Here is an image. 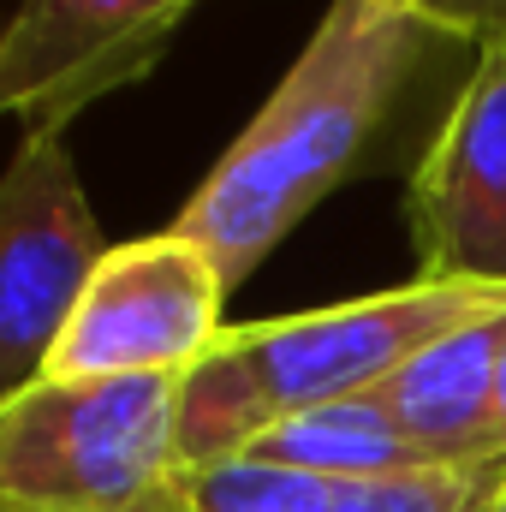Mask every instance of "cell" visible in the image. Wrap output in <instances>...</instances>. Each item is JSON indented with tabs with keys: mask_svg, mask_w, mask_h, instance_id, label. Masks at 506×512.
<instances>
[{
	"mask_svg": "<svg viewBox=\"0 0 506 512\" xmlns=\"http://www.w3.org/2000/svg\"><path fill=\"white\" fill-rule=\"evenodd\" d=\"M435 42L447 36L399 0H328L274 96L173 215V227L221 268L227 292L370 161Z\"/></svg>",
	"mask_w": 506,
	"mask_h": 512,
	"instance_id": "cell-1",
	"label": "cell"
},
{
	"mask_svg": "<svg viewBox=\"0 0 506 512\" xmlns=\"http://www.w3.org/2000/svg\"><path fill=\"white\" fill-rule=\"evenodd\" d=\"M501 310L506 292H489V286L411 280L393 292L227 328L215 352L179 382L185 459L191 465L233 459L286 411L376 393L423 346Z\"/></svg>",
	"mask_w": 506,
	"mask_h": 512,
	"instance_id": "cell-2",
	"label": "cell"
},
{
	"mask_svg": "<svg viewBox=\"0 0 506 512\" xmlns=\"http://www.w3.org/2000/svg\"><path fill=\"white\" fill-rule=\"evenodd\" d=\"M179 382L42 376L0 399V512H191Z\"/></svg>",
	"mask_w": 506,
	"mask_h": 512,
	"instance_id": "cell-3",
	"label": "cell"
},
{
	"mask_svg": "<svg viewBox=\"0 0 506 512\" xmlns=\"http://www.w3.org/2000/svg\"><path fill=\"white\" fill-rule=\"evenodd\" d=\"M108 256L66 131H18L0 167V399L42 382Z\"/></svg>",
	"mask_w": 506,
	"mask_h": 512,
	"instance_id": "cell-4",
	"label": "cell"
},
{
	"mask_svg": "<svg viewBox=\"0 0 506 512\" xmlns=\"http://www.w3.org/2000/svg\"><path fill=\"white\" fill-rule=\"evenodd\" d=\"M221 304H227L221 268L179 227L108 245L48 358V376L54 382L191 376L227 334Z\"/></svg>",
	"mask_w": 506,
	"mask_h": 512,
	"instance_id": "cell-5",
	"label": "cell"
},
{
	"mask_svg": "<svg viewBox=\"0 0 506 512\" xmlns=\"http://www.w3.org/2000/svg\"><path fill=\"white\" fill-rule=\"evenodd\" d=\"M185 12V0H18L0 18V120L66 131L90 102L137 84Z\"/></svg>",
	"mask_w": 506,
	"mask_h": 512,
	"instance_id": "cell-6",
	"label": "cell"
},
{
	"mask_svg": "<svg viewBox=\"0 0 506 512\" xmlns=\"http://www.w3.org/2000/svg\"><path fill=\"white\" fill-rule=\"evenodd\" d=\"M417 280L506 292V54H477L411 191Z\"/></svg>",
	"mask_w": 506,
	"mask_h": 512,
	"instance_id": "cell-7",
	"label": "cell"
},
{
	"mask_svg": "<svg viewBox=\"0 0 506 512\" xmlns=\"http://www.w3.org/2000/svg\"><path fill=\"white\" fill-rule=\"evenodd\" d=\"M506 346V310L471 328H453L447 340L423 346L405 370L376 387L387 417L405 429V441L423 459H477L495 453V370Z\"/></svg>",
	"mask_w": 506,
	"mask_h": 512,
	"instance_id": "cell-8",
	"label": "cell"
},
{
	"mask_svg": "<svg viewBox=\"0 0 506 512\" xmlns=\"http://www.w3.org/2000/svg\"><path fill=\"white\" fill-rule=\"evenodd\" d=\"M245 453L328 477V483H358V477H381V471H405L423 465V453L405 441V429L387 417L376 393L358 399H334V405H310V411H286L256 435Z\"/></svg>",
	"mask_w": 506,
	"mask_h": 512,
	"instance_id": "cell-9",
	"label": "cell"
},
{
	"mask_svg": "<svg viewBox=\"0 0 506 512\" xmlns=\"http://www.w3.org/2000/svg\"><path fill=\"white\" fill-rule=\"evenodd\" d=\"M506 447L477 459H423L358 483H334V512H501Z\"/></svg>",
	"mask_w": 506,
	"mask_h": 512,
	"instance_id": "cell-10",
	"label": "cell"
},
{
	"mask_svg": "<svg viewBox=\"0 0 506 512\" xmlns=\"http://www.w3.org/2000/svg\"><path fill=\"white\" fill-rule=\"evenodd\" d=\"M191 512H334V483L233 453L215 465H191Z\"/></svg>",
	"mask_w": 506,
	"mask_h": 512,
	"instance_id": "cell-11",
	"label": "cell"
},
{
	"mask_svg": "<svg viewBox=\"0 0 506 512\" xmlns=\"http://www.w3.org/2000/svg\"><path fill=\"white\" fill-rule=\"evenodd\" d=\"M435 36L477 42V54H506V0H399Z\"/></svg>",
	"mask_w": 506,
	"mask_h": 512,
	"instance_id": "cell-12",
	"label": "cell"
},
{
	"mask_svg": "<svg viewBox=\"0 0 506 512\" xmlns=\"http://www.w3.org/2000/svg\"><path fill=\"white\" fill-rule=\"evenodd\" d=\"M495 441L506 447V346H501V370H495Z\"/></svg>",
	"mask_w": 506,
	"mask_h": 512,
	"instance_id": "cell-13",
	"label": "cell"
},
{
	"mask_svg": "<svg viewBox=\"0 0 506 512\" xmlns=\"http://www.w3.org/2000/svg\"><path fill=\"white\" fill-rule=\"evenodd\" d=\"M185 6H197V0H185Z\"/></svg>",
	"mask_w": 506,
	"mask_h": 512,
	"instance_id": "cell-14",
	"label": "cell"
},
{
	"mask_svg": "<svg viewBox=\"0 0 506 512\" xmlns=\"http://www.w3.org/2000/svg\"><path fill=\"white\" fill-rule=\"evenodd\" d=\"M501 512H506V501H501Z\"/></svg>",
	"mask_w": 506,
	"mask_h": 512,
	"instance_id": "cell-15",
	"label": "cell"
}]
</instances>
